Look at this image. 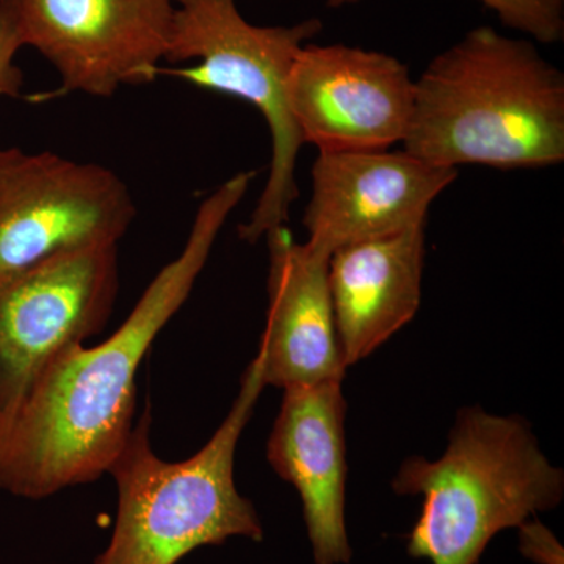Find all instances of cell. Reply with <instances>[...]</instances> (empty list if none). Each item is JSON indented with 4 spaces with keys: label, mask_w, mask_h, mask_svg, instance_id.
I'll return each mask as SVG.
<instances>
[{
    "label": "cell",
    "mask_w": 564,
    "mask_h": 564,
    "mask_svg": "<svg viewBox=\"0 0 564 564\" xmlns=\"http://www.w3.org/2000/svg\"><path fill=\"white\" fill-rule=\"evenodd\" d=\"M252 177L236 174L199 204L181 254L155 274L117 333L58 352L21 399L0 411V491L46 499L109 473L135 425L141 362L187 302Z\"/></svg>",
    "instance_id": "cell-1"
},
{
    "label": "cell",
    "mask_w": 564,
    "mask_h": 564,
    "mask_svg": "<svg viewBox=\"0 0 564 564\" xmlns=\"http://www.w3.org/2000/svg\"><path fill=\"white\" fill-rule=\"evenodd\" d=\"M404 151L437 166L541 169L564 161V76L532 41L489 25L415 82Z\"/></svg>",
    "instance_id": "cell-2"
},
{
    "label": "cell",
    "mask_w": 564,
    "mask_h": 564,
    "mask_svg": "<svg viewBox=\"0 0 564 564\" xmlns=\"http://www.w3.org/2000/svg\"><path fill=\"white\" fill-rule=\"evenodd\" d=\"M263 388L261 362L254 358L225 421L184 462H163L152 451L147 408L107 473L117 485V518L95 564H177L196 549L231 538L262 541L261 519L237 489L234 463Z\"/></svg>",
    "instance_id": "cell-3"
},
{
    "label": "cell",
    "mask_w": 564,
    "mask_h": 564,
    "mask_svg": "<svg viewBox=\"0 0 564 564\" xmlns=\"http://www.w3.org/2000/svg\"><path fill=\"white\" fill-rule=\"evenodd\" d=\"M393 491L423 496L408 552L432 564H477L494 536L562 503L564 475L552 466L529 423L467 408L436 462L415 456Z\"/></svg>",
    "instance_id": "cell-4"
},
{
    "label": "cell",
    "mask_w": 564,
    "mask_h": 564,
    "mask_svg": "<svg viewBox=\"0 0 564 564\" xmlns=\"http://www.w3.org/2000/svg\"><path fill=\"white\" fill-rule=\"evenodd\" d=\"M321 20L292 25H254L236 0H176L166 62H195L163 69L195 87L225 93L261 111L272 137L269 180L240 239L256 243L285 226L299 198L295 170L303 139L289 110L288 85L296 55L322 32Z\"/></svg>",
    "instance_id": "cell-5"
},
{
    "label": "cell",
    "mask_w": 564,
    "mask_h": 564,
    "mask_svg": "<svg viewBox=\"0 0 564 564\" xmlns=\"http://www.w3.org/2000/svg\"><path fill=\"white\" fill-rule=\"evenodd\" d=\"M135 215L128 185L106 166L0 147V282L65 252L118 245Z\"/></svg>",
    "instance_id": "cell-6"
},
{
    "label": "cell",
    "mask_w": 564,
    "mask_h": 564,
    "mask_svg": "<svg viewBox=\"0 0 564 564\" xmlns=\"http://www.w3.org/2000/svg\"><path fill=\"white\" fill-rule=\"evenodd\" d=\"M22 44L61 76L57 95L110 98L161 73L176 0H10Z\"/></svg>",
    "instance_id": "cell-7"
},
{
    "label": "cell",
    "mask_w": 564,
    "mask_h": 564,
    "mask_svg": "<svg viewBox=\"0 0 564 564\" xmlns=\"http://www.w3.org/2000/svg\"><path fill=\"white\" fill-rule=\"evenodd\" d=\"M118 291V245L65 252L0 282V411L58 352L106 328Z\"/></svg>",
    "instance_id": "cell-8"
},
{
    "label": "cell",
    "mask_w": 564,
    "mask_h": 564,
    "mask_svg": "<svg viewBox=\"0 0 564 564\" xmlns=\"http://www.w3.org/2000/svg\"><path fill=\"white\" fill-rule=\"evenodd\" d=\"M285 95L303 143L321 152L386 151L406 137L415 82L384 52L307 43L293 62Z\"/></svg>",
    "instance_id": "cell-9"
},
{
    "label": "cell",
    "mask_w": 564,
    "mask_h": 564,
    "mask_svg": "<svg viewBox=\"0 0 564 564\" xmlns=\"http://www.w3.org/2000/svg\"><path fill=\"white\" fill-rule=\"evenodd\" d=\"M456 177V169L404 150L321 152L303 218L306 243L332 256L348 245L421 228L434 199Z\"/></svg>",
    "instance_id": "cell-10"
},
{
    "label": "cell",
    "mask_w": 564,
    "mask_h": 564,
    "mask_svg": "<svg viewBox=\"0 0 564 564\" xmlns=\"http://www.w3.org/2000/svg\"><path fill=\"white\" fill-rule=\"evenodd\" d=\"M343 381L284 391L267 458L303 502L317 564H347L352 551L345 522L347 445Z\"/></svg>",
    "instance_id": "cell-11"
},
{
    "label": "cell",
    "mask_w": 564,
    "mask_h": 564,
    "mask_svg": "<svg viewBox=\"0 0 564 564\" xmlns=\"http://www.w3.org/2000/svg\"><path fill=\"white\" fill-rule=\"evenodd\" d=\"M265 240L269 311L256 355L263 383L288 391L343 381L347 367L329 293V256L295 242L285 226L267 232Z\"/></svg>",
    "instance_id": "cell-12"
},
{
    "label": "cell",
    "mask_w": 564,
    "mask_h": 564,
    "mask_svg": "<svg viewBox=\"0 0 564 564\" xmlns=\"http://www.w3.org/2000/svg\"><path fill=\"white\" fill-rule=\"evenodd\" d=\"M423 229L348 245L329 256L328 285L345 367L372 355L417 314Z\"/></svg>",
    "instance_id": "cell-13"
},
{
    "label": "cell",
    "mask_w": 564,
    "mask_h": 564,
    "mask_svg": "<svg viewBox=\"0 0 564 564\" xmlns=\"http://www.w3.org/2000/svg\"><path fill=\"white\" fill-rule=\"evenodd\" d=\"M361 0H326L329 9L352 6ZM500 22L533 40L554 44L564 36V0H480Z\"/></svg>",
    "instance_id": "cell-14"
},
{
    "label": "cell",
    "mask_w": 564,
    "mask_h": 564,
    "mask_svg": "<svg viewBox=\"0 0 564 564\" xmlns=\"http://www.w3.org/2000/svg\"><path fill=\"white\" fill-rule=\"evenodd\" d=\"M24 47L10 0H0V96L18 98L24 76L17 55Z\"/></svg>",
    "instance_id": "cell-15"
},
{
    "label": "cell",
    "mask_w": 564,
    "mask_h": 564,
    "mask_svg": "<svg viewBox=\"0 0 564 564\" xmlns=\"http://www.w3.org/2000/svg\"><path fill=\"white\" fill-rule=\"evenodd\" d=\"M519 547L522 555L540 564H563V549L554 534L541 522H524L519 527Z\"/></svg>",
    "instance_id": "cell-16"
}]
</instances>
